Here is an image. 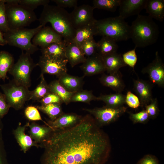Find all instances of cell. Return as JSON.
<instances>
[{
    "instance_id": "cell-5",
    "label": "cell",
    "mask_w": 164,
    "mask_h": 164,
    "mask_svg": "<svg viewBox=\"0 0 164 164\" xmlns=\"http://www.w3.org/2000/svg\"><path fill=\"white\" fill-rule=\"evenodd\" d=\"M43 26L39 25L33 29L25 28L10 29L3 33L4 37L7 44L17 47L22 51H25L30 54H32L39 50L31 41L35 34Z\"/></svg>"
},
{
    "instance_id": "cell-9",
    "label": "cell",
    "mask_w": 164,
    "mask_h": 164,
    "mask_svg": "<svg viewBox=\"0 0 164 164\" xmlns=\"http://www.w3.org/2000/svg\"><path fill=\"white\" fill-rule=\"evenodd\" d=\"M127 108L124 106L118 108H112L107 106L93 109H84L93 116L99 125L109 124L116 121L125 113Z\"/></svg>"
},
{
    "instance_id": "cell-40",
    "label": "cell",
    "mask_w": 164,
    "mask_h": 164,
    "mask_svg": "<svg viewBox=\"0 0 164 164\" xmlns=\"http://www.w3.org/2000/svg\"><path fill=\"white\" fill-rule=\"evenodd\" d=\"M150 103L145 106V110L150 118L154 119L158 116L159 112L157 98H152Z\"/></svg>"
},
{
    "instance_id": "cell-4",
    "label": "cell",
    "mask_w": 164,
    "mask_h": 164,
    "mask_svg": "<svg viewBox=\"0 0 164 164\" xmlns=\"http://www.w3.org/2000/svg\"><path fill=\"white\" fill-rule=\"evenodd\" d=\"M94 26L96 35L107 36L116 42L130 38V26L119 15L96 20Z\"/></svg>"
},
{
    "instance_id": "cell-49",
    "label": "cell",
    "mask_w": 164,
    "mask_h": 164,
    "mask_svg": "<svg viewBox=\"0 0 164 164\" xmlns=\"http://www.w3.org/2000/svg\"><path fill=\"white\" fill-rule=\"evenodd\" d=\"M5 3L9 4H19V0H4Z\"/></svg>"
},
{
    "instance_id": "cell-19",
    "label": "cell",
    "mask_w": 164,
    "mask_h": 164,
    "mask_svg": "<svg viewBox=\"0 0 164 164\" xmlns=\"http://www.w3.org/2000/svg\"><path fill=\"white\" fill-rule=\"evenodd\" d=\"M99 80L102 85L110 88L116 93H121L125 87L121 74L119 71L112 74H103Z\"/></svg>"
},
{
    "instance_id": "cell-23",
    "label": "cell",
    "mask_w": 164,
    "mask_h": 164,
    "mask_svg": "<svg viewBox=\"0 0 164 164\" xmlns=\"http://www.w3.org/2000/svg\"><path fill=\"white\" fill-rule=\"evenodd\" d=\"M28 126L29 128V135L38 144L42 143L53 130L50 127L47 125H41L34 122H32L30 124L28 122Z\"/></svg>"
},
{
    "instance_id": "cell-27",
    "label": "cell",
    "mask_w": 164,
    "mask_h": 164,
    "mask_svg": "<svg viewBox=\"0 0 164 164\" xmlns=\"http://www.w3.org/2000/svg\"><path fill=\"white\" fill-rule=\"evenodd\" d=\"M94 24L77 29L74 37L72 42L75 43L80 49L81 46L84 43L93 38L94 36L96 35Z\"/></svg>"
},
{
    "instance_id": "cell-41",
    "label": "cell",
    "mask_w": 164,
    "mask_h": 164,
    "mask_svg": "<svg viewBox=\"0 0 164 164\" xmlns=\"http://www.w3.org/2000/svg\"><path fill=\"white\" fill-rule=\"evenodd\" d=\"M49 0H19V4L33 10L38 6L48 5Z\"/></svg>"
},
{
    "instance_id": "cell-46",
    "label": "cell",
    "mask_w": 164,
    "mask_h": 164,
    "mask_svg": "<svg viewBox=\"0 0 164 164\" xmlns=\"http://www.w3.org/2000/svg\"><path fill=\"white\" fill-rule=\"evenodd\" d=\"M57 5L60 7L74 8L77 6L78 1L77 0H52Z\"/></svg>"
},
{
    "instance_id": "cell-7",
    "label": "cell",
    "mask_w": 164,
    "mask_h": 164,
    "mask_svg": "<svg viewBox=\"0 0 164 164\" xmlns=\"http://www.w3.org/2000/svg\"><path fill=\"white\" fill-rule=\"evenodd\" d=\"M36 66L31 54L22 51L17 62L8 72L13 76V80L15 82L29 88L31 85V73Z\"/></svg>"
},
{
    "instance_id": "cell-24",
    "label": "cell",
    "mask_w": 164,
    "mask_h": 164,
    "mask_svg": "<svg viewBox=\"0 0 164 164\" xmlns=\"http://www.w3.org/2000/svg\"><path fill=\"white\" fill-rule=\"evenodd\" d=\"M67 44L63 40L41 47L42 55L59 59H66L65 52Z\"/></svg>"
},
{
    "instance_id": "cell-11",
    "label": "cell",
    "mask_w": 164,
    "mask_h": 164,
    "mask_svg": "<svg viewBox=\"0 0 164 164\" xmlns=\"http://www.w3.org/2000/svg\"><path fill=\"white\" fill-rule=\"evenodd\" d=\"M67 59L60 60L42 55L36 66L41 70V73L55 75L57 77L67 73Z\"/></svg>"
},
{
    "instance_id": "cell-15",
    "label": "cell",
    "mask_w": 164,
    "mask_h": 164,
    "mask_svg": "<svg viewBox=\"0 0 164 164\" xmlns=\"http://www.w3.org/2000/svg\"><path fill=\"white\" fill-rule=\"evenodd\" d=\"M153 84L150 81L139 78L133 80V90L137 95L140 105L145 107L152 99V89Z\"/></svg>"
},
{
    "instance_id": "cell-22",
    "label": "cell",
    "mask_w": 164,
    "mask_h": 164,
    "mask_svg": "<svg viewBox=\"0 0 164 164\" xmlns=\"http://www.w3.org/2000/svg\"><path fill=\"white\" fill-rule=\"evenodd\" d=\"M106 71L109 74L115 73L120 68L126 66L122 55L117 52L102 56Z\"/></svg>"
},
{
    "instance_id": "cell-26",
    "label": "cell",
    "mask_w": 164,
    "mask_h": 164,
    "mask_svg": "<svg viewBox=\"0 0 164 164\" xmlns=\"http://www.w3.org/2000/svg\"><path fill=\"white\" fill-rule=\"evenodd\" d=\"M118 46L113 39L103 36L97 42V52L102 56L116 52Z\"/></svg>"
},
{
    "instance_id": "cell-31",
    "label": "cell",
    "mask_w": 164,
    "mask_h": 164,
    "mask_svg": "<svg viewBox=\"0 0 164 164\" xmlns=\"http://www.w3.org/2000/svg\"><path fill=\"white\" fill-rule=\"evenodd\" d=\"M39 83L33 90L30 91L29 100H32L39 101L47 94L51 92L44 74L41 73Z\"/></svg>"
},
{
    "instance_id": "cell-45",
    "label": "cell",
    "mask_w": 164,
    "mask_h": 164,
    "mask_svg": "<svg viewBox=\"0 0 164 164\" xmlns=\"http://www.w3.org/2000/svg\"><path fill=\"white\" fill-rule=\"evenodd\" d=\"M10 108L4 94L0 92V119L8 113Z\"/></svg>"
},
{
    "instance_id": "cell-32",
    "label": "cell",
    "mask_w": 164,
    "mask_h": 164,
    "mask_svg": "<svg viewBox=\"0 0 164 164\" xmlns=\"http://www.w3.org/2000/svg\"><path fill=\"white\" fill-rule=\"evenodd\" d=\"M61 104L58 103H53L36 107L39 110L46 114L50 119V120L53 121L63 113Z\"/></svg>"
},
{
    "instance_id": "cell-12",
    "label": "cell",
    "mask_w": 164,
    "mask_h": 164,
    "mask_svg": "<svg viewBox=\"0 0 164 164\" xmlns=\"http://www.w3.org/2000/svg\"><path fill=\"white\" fill-rule=\"evenodd\" d=\"M143 73H147L150 82L159 87H164V64L156 51L155 59L142 70Z\"/></svg>"
},
{
    "instance_id": "cell-28",
    "label": "cell",
    "mask_w": 164,
    "mask_h": 164,
    "mask_svg": "<svg viewBox=\"0 0 164 164\" xmlns=\"http://www.w3.org/2000/svg\"><path fill=\"white\" fill-rule=\"evenodd\" d=\"M125 95L121 93H116L109 94L101 95L97 97V100L104 102L106 106L118 108L124 106L125 104Z\"/></svg>"
},
{
    "instance_id": "cell-34",
    "label": "cell",
    "mask_w": 164,
    "mask_h": 164,
    "mask_svg": "<svg viewBox=\"0 0 164 164\" xmlns=\"http://www.w3.org/2000/svg\"><path fill=\"white\" fill-rule=\"evenodd\" d=\"M97 97L94 95L92 91L81 90L75 92L71 102H82L89 104L92 101L97 100Z\"/></svg>"
},
{
    "instance_id": "cell-47",
    "label": "cell",
    "mask_w": 164,
    "mask_h": 164,
    "mask_svg": "<svg viewBox=\"0 0 164 164\" xmlns=\"http://www.w3.org/2000/svg\"><path fill=\"white\" fill-rule=\"evenodd\" d=\"M139 164H158L156 160L151 155H147L140 161Z\"/></svg>"
},
{
    "instance_id": "cell-8",
    "label": "cell",
    "mask_w": 164,
    "mask_h": 164,
    "mask_svg": "<svg viewBox=\"0 0 164 164\" xmlns=\"http://www.w3.org/2000/svg\"><path fill=\"white\" fill-rule=\"evenodd\" d=\"M0 87L10 108L19 110L26 101L29 100L30 91L29 88L18 84L13 80L8 83L1 85Z\"/></svg>"
},
{
    "instance_id": "cell-50",
    "label": "cell",
    "mask_w": 164,
    "mask_h": 164,
    "mask_svg": "<svg viewBox=\"0 0 164 164\" xmlns=\"http://www.w3.org/2000/svg\"><path fill=\"white\" fill-rule=\"evenodd\" d=\"M1 1V0H0V2Z\"/></svg>"
},
{
    "instance_id": "cell-10",
    "label": "cell",
    "mask_w": 164,
    "mask_h": 164,
    "mask_svg": "<svg viewBox=\"0 0 164 164\" xmlns=\"http://www.w3.org/2000/svg\"><path fill=\"white\" fill-rule=\"evenodd\" d=\"M93 6L84 4L77 6L70 13L72 25L76 30L86 26L93 25L96 20L93 17Z\"/></svg>"
},
{
    "instance_id": "cell-2",
    "label": "cell",
    "mask_w": 164,
    "mask_h": 164,
    "mask_svg": "<svg viewBox=\"0 0 164 164\" xmlns=\"http://www.w3.org/2000/svg\"><path fill=\"white\" fill-rule=\"evenodd\" d=\"M39 21V25L43 27L50 23L52 28L67 43L72 42L74 37L76 30L72 25L70 13L64 8L57 5H45Z\"/></svg>"
},
{
    "instance_id": "cell-14",
    "label": "cell",
    "mask_w": 164,
    "mask_h": 164,
    "mask_svg": "<svg viewBox=\"0 0 164 164\" xmlns=\"http://www.w3.org/2000/svg\"><path fill=\"white\" fill-rule=\"evenodd\" d=\"M80 67L85 76H91L104 73L105 68L102 56L97 52L86 57Z\"/></svg>"
},
{
    "instance_id": "cell-38",
    "label": "cell",
    "mask_w": 164,
    "mask_h": 164,
    "mask_svg": "<svg viewBox=\"0 0 164 164\" xmlns=\"http://www.w3.org/2000/svg\"><path fill=\"white\" fill-rule=\"evenodd\" d=\"M136 48L135 47L133 49L125 53L122 55L125 63L126 66L128 65L132 67L134 71V68L137 60V57L135 51Z\"/></svg>"
},
{
    "instance_id": "cell-25",
    "label": "cell",
    "mask_w": 164,
    "mask_h": 164,
    "mask_svg": "<svg viewBox=\"0 0 164 164\" xmlns=\"http://www.w3.org/2000/svg\"><path fill=\"white\" fill-rule=\"evenodd\" d=\"M145 9L152 19L162 22L164 19V0H147Z\"/></svg>"
},
{
    "instance_id": "cell-21",
    "label": "cell",
    "mask_w": 164,
    "mask_h": 164,
    "mask_svg": "<svg viewBox=\"0 0 164 164\" xmlns=\"http://www.w3.org/2000/svg\"><path fill=\"white\" fill-rule=\"evenodd\" d=\"M65 53L66 59L72 67L83 63L86 58L80 48L73 42L67 44Z\"/></svg>"
},
{
    "instance_id": "cell-39",
    "label": "cell",
    "mask_w": 164,
    "mask_h": 164,
    "mask_svg": "<svg viewBox=\"0 0 164 164\" xmlns=\"http://www.w3.org/2000/svg\"><path fill=\"white\" fill-rule=\"evenodd\" d=\"M128 113L130 119L134 124L137 123L145 124L150 119L148 113L144 109L137 113L128 112Z\"/></svg>"
},
{
    "instance_id": "cell-18",
    "label": "cell",
    "mask_w": 164,
    "mask_h": 164,
    "mask_svg": "<svg viewBox=\"0 0 164 164\" xmlns=\"http://www.w3.org/2000/svg\"><path fill=\"white\" fill-rule=\"evenodd\" d=\"M84 77V76L79 77L70 75L67 73L58 77L57 80L67 91L75 92L83 89Z\"/></svg>"
},
{
    "instance_id": "cell-13",
    "label": "cell",
    "mask_w": 164,
    "mask_h": 164,
    "mask_svg": "<svg viewBox=\"0 0 164 164\" xmlns=\"http://www.w3.org/2000/svg\"><path fill=\"white\" fill-rule=\"evenodd\" d=\"M63 40L62 36L52 27L43 26L34 35L32 43L34 45L41 47L51 44L59 43Z\"/></svg>"
},
{
    "instance_id": "cell-43",
    "label": "cell",
    "mask_w": 164,
    "mask_h": 164,
    "mask_svg": "<svg viewBox=\"0 0 164 164\" xmlns=\"http://www.w3.org/2000/svg\"><path fill=\"white\" fill-rule=\"evenodd\" d=\"M3 125L0 119V164H8L2 136Z\"/></svg>"
},
{
    "instance_id": "cell-44",
    "label": "cell",
    "mask_w": 164,
    "mask_h": 164,
    "mask_svg": "<svg viewBox=\"0 0 164 164\" xmlns=\"http://www.w3.org/2000/svg\"><path fill=\"white\" fill-rule=\"evenodd\" d=\"M125 103L130 107L133 108H136L140 105V103L138 97L128 91L125 95Z\"/></svg>"
},
{
    "instance_id": "cell-6",
    "label": "cell",
    "mask_w": 164,
    "mask_h": 164,
    "mask_svg": "<svg viewBox=\"0 0 164 164\" xmlns=\"http://www.w3.org/2000/svg\"><path fill=\"white\" fill-rule=\"evenodd\" d=\"M5 8L10 29L24 28L37 20L33 10L19 4L5 3Z\"/></svg>"
},
{
    "instance_id": "cell-37",
    "label": "cell",
    "mask_w": 164,
    "mask_h": 164,
    "mask_svg": "<svg viewBox=\"0 0 164 164\" xmlns=\"http://www.w3.org/2000/svg\"><path fill=\"white\" fill-rule=\"evenodd\" d=\"M10 30L5 11V3L4 0L0 2V31L3 33Z\"/></svg>"
},
{
    "instance_id": "cell-30",
    "label": "cell",
    "mask_w": 164,
    "mask_h": 164,
    "mask_svg": "<svg viewBox=\"0 0 164 164\" xmlns=\"http://www.w3.org/2000/svg\"><path fill=\"white\" fill-rule=\"evenodd\" d=\"M50 91L59 96L63 103L68 104L71 102V98L75 92H71L66 90L57 80L51 81L49 84Z\"/></svg>"
},
{
    "instance_id": "cell-35",
    "label": "cell",
    "mask_w": 164,
    "mask_h": 164,
    "mask_svg": "<svg viewBox=\"0 0 164 164\" xmlns=\"http://www.w3.org/2000/svg\"><path fill=\"white\" fill-rule=\"evenodd\" d=\"M80 49L85 56H92L97 53V42L93 37L91 38L82 44Z\"/></svg>"
},
{
    "instance_id": "cell-1",
    "label": "cell",
    "mask_w": 164,
    "mask_h": 164,
    "mask_svg": "<svg viewBox=\"0 0 164 164\" xmlns=\"http://www.w3.org/2000/svg\"><path fill=\"white\" fill-rule=\"evenodd\" d=\"M91 114L64 128L53 130L40 145L41 164H103L109 141Z\"/></svg>"
},
{
    "instance_id": "cell-20",
    "label": "cell",
    "mask_w": 164,
    "mask_h": 164,
    "mask_svg": "<svg viewBox=\"0 0 164 164\" xmlns=\"http://www.w3.org/2000/svg\"><path fill=\"white\" fill-rule=\"evenodd\" d=\"M82 116L75 113H63L53 121L47 122L48 126L53 130L60 129L72 125L78 121Z\"/></svg>"
},
{
    "instance_id": "cell-16",
    "label": "cell",
    "mask_w": 164,
    "mask_h": 164,
    "mask_svg": "<svg viewBox=\"0 0 164 164\" xmlns=\"http://www.w3.org/2000/svg\"><path fill=\"white\" fill-rule=\"evenodd\" d=\"M147 0H121L119 16L123 19L139 13L145 9Z\"/></svg>"
},
{
    "instance_id": "cell-17",
    "label": "cell",
    "mask_w": 164,
    "mask_h": 164,
    "mask_svg": "<svg viewBox=\"0 0 164 164\" xmlns=\"http://www.w3.org/2000/svg\"><path fill=\"white\" fill-rule=\"evenodd\" d=\"M28 122L24 125H19L13 131L15 137L21 148V150L26 153L31 147L33 146L38 148L40 145L36 143L30 135L25 133Z\"/></svg>"
},
{
    "instance_id": "cell-48",
    "label": "cell",
    "mask_w": 164,
    "mask_h": 164,
    "mask_svg": "<svg viewBox=\"0 0 164 164\" xmlns=\"http://www.w3.org/2000/svg\"><path fill=\"white\" fill-rule=\"evenodd\" d=\"M6 44L7 43L4 38L3 34L0 31V45L3 46Z\"/></svg>"
},
{
    "instance_id": "cell-29",
    "label": "cell",
    "mask_w": 164,
    "mask_h": 164,
    "mask_svg": "<svg viewBox=\"0 0 164 164\" xmlns=\"http://www.w3.org/2000/svg\"><path fill=\"white\" fill-rule=\"evenodd\" d=\"M14 63V59L11 54L5 51L0 52V80L5 81L8 78L7 73Z\"/></svg>"
},
{
    "instance_id": "cell-3",
    "label": "cell",
    "mask_w": 164,
    "mask_h": 164,
    "mask_svg": "<svg viewBox=\"0 0 164 164\" xmlns=\"http://www.w3.org/2000/svg\"><path fill=\"white\" fill-rule=\"evenodd\" d=\"M159 28L148 15H139L130 26V38L136 48H144L157 41Z\"/></svg>"
},
{
    "instance_id": "cell-42",
    "label": "cell",
    "mask_w": 164,
    "mask_h": 164,
    "mask_svg": "<svg viewBox=\"0 0 164 164\" xmlns=\"http://www.w3.org/2000/svg\"><path fill=\"white\" fill-rule=\"evenodd\" d=\"M39 102L41 104V105H42L53 103H58L61 104L63 103L59 96L51 92L47 94Z\"/></svg>"
},
{
    "instance_id": "cell-36",
    "label": "cell",
    "mask_w": 164,
    "mask_h": 164,
    "mask_svg": "<svg viewBox=\"0 0 164 164\" xmlns=\"http://www.w3.org/2000/svg\"><path fill=\"white\" fill-rule=\"evenodd\" d=\"M24 114L26 117L29 121H41L44 123L46 125L48 126L47 123L42 119L39 110L36 106H27L25 110Z\"/></svg>"
},
{
    "instance_id": "cell-33",
    "label": "cell",
    "mask_w": 164,
    "mask_h": 164,
    "mask_svg": "<svg viewBox=\"0 0 164 164\" xmlns=\"http://www.w3.org/2000/svg\"><path fill=\"white\" fill-rule=\"evenodd\" d=\"M121 0H94L93 7L95 9H102L111 12H115L119 7Z\"/></svg>"
}]
</instances>
